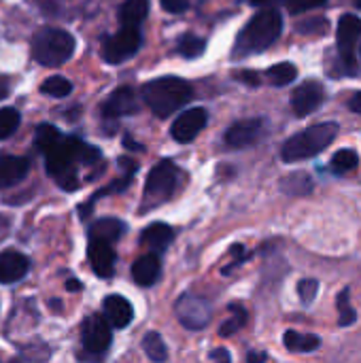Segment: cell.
<instances>
[{
  "mask_svg": "<svg viewBox=\"0 0 361 363\" xmlns=\"http://www.w3.org/2000/svg\"><path fill=\"white\" fill-rule=\"evenodd\" d=\"M209 359H213V362H230L232 357H230V353L226 349H217V351H211Z\"/></svg>",
  "mask_w": 361,
  "mask_h": 363,
  "instance_id": "39",
  "label": "cell"
},
{
  "mask_svg": "<svg viewBox=\"0 0 361 363\" xmlns=\"http://www.w3.org/2000/svg\"><path fill=\"white\" fill-rule=\"evenodd\" d=\"M111 340H113V334H111V323L106 317L91 315L83 321L81 342H83V349L87 353H94V355L106 353L111 347Z\"/></svg>",
  "mask_w": 361,
  "mask_h": 363,
  "instance_id": "10",
  "label": "cell"
},
{
  "mask_svg": "<svg viewBox=\"0 0 361 363\" xmlns=\"http://www.w3.org/2000/svg\"><path fill=\"white\" fill-rule=\"evenodd\" d=\"M361 36V19L353 13H347L340 17L338 21V32H336V40H338V53L343 64L347 66V70L353 74L357 70V62H355V45Z\"/></svg>",
  "mask_w": 361,
  "mask_h": 363,
  "instance_id": "8",
  "label": "cell"
},
{
  "mask_svg": "<svg viewBox=\"0 0 361 363\" xmlns=\"http://www.w3.org/2000/svg\"><path fill=\"white\" fill-rule=\"evenodd\" d=\"M194 98V89L185 79L162 77L153 79L143 87V100L157 117H170L174 111L185 106Z\"/></svg>",
  "mask_w": 361,
  "mask_h": 363,
  "instance_id": "2",
  "label": "cell"
},
{
  "mask_svg": "<svg viewBox=\"0 0 361 363\" xmlns=\"http://www.w3.org/2000/svg\"><path fill=\"white\" fill-rule=\"evenodd\" d=\"M236 79L243 81V83H247L249 87H257V85L262 83L260 74L253 72V70H240V72H236Z\"/></svg>",
  "mask_w": 361,
  "mask_h": 363,
  "instance_id": "37",
  "label": "cell"
},
{
  "mask_svg": "<svg viewBox=\"0 0 361 363\" xmlns=\"http://www.w3.org/2000/svg\"><path fill=\"white\" fill-rule=\"evenodd\" d=\"M328 0H287V9H289V13H294V15H300V13H306V11H311V9H319V6H323Z\"/></svg>",
  "mask_w": 361,
  "mask_h": 363,
  "instance_id": "36",
  "label": "cell"
},
{
  "mask_svg": "<svg viewBox=\"0 0 361 363\" xmlns=\"http://www.w3.org/2000/svg\"><path fill=\"white\" fill-rule=\"evenodd\" d=\"M357 6H360V9H361V0H357Z\"/></svg>",
  "mask_w": 361,
  "mask_h": 363,
  "instance_id": "46",
  "label": "cell"
},
{
  "mask_svg": "<svg viewBox=\"0 0 361 363\" xmlns=\"http://www.w3.org/2000/svg\"><path fill=\"white\" fill-rule=\"evenodd\" d=\"M266 359H268V357H266V355H264V353H249V355H247V362H266Z\"/></svg>",
  "mask_w": 361,
  "mask_h": 363,
  "instance_id": "42",
  "label": "cell"
},
{
  "mask_svg": "<svg viewBox=\"0 0 361 363\" xmlns=\"http://www.w3.org/2000/svg\"><path fill=\"white\" fill-rule=\"evenodd\" d=\"M317 291H319V281L317 279H302L298 283V294H300L302 304H311L317 298Z\"/></svg>",
  "mask_w": 361,
  "mask_h": 363,
  "instance_id": "34",
  "label": "cell"
},
{
  "mask_svg": "<svg viewBox=\"0 0 361 363\" xmlns=\"http://www.w3.org/2000/svg\"><path fill=\"white\" fill-rule=\"evenodd\" d=\"M349 108L361 115V91H355V94L351 96V100H349Z\"/></svg>",
  "mask_w": 361,
  "mask_h": 363,
  "instance_id": "41",
  "label": "cell"
},
{
  "mask_svg": "<svg viewBox=\"0 0 361 363\" xmlns=\"http://www.w3.org/2000/svg\"><path fill=\"white\" fill-rule=\"evenodd\" d=\"M9 89H11V79L0 74V100H4L9 96Z\"/></svg>",
  "mask_w": 361,
  "mask_h": 363,
  "instance_id": "40",
  "label": "cell"
},
{
  "mask_svg": "<svg viewBox=\"0 0 361 363\" xmlns=\"http://www.w3.org/2000/svg\"><path fill=\"white\" fill-rule=\"evenodd\" d=\"M283 30V17L277 9H264L251 21L245 26V30L238 34L234 53L236 55H249V53H260L266 51Z\"/></svg>",
  "mask_w": 361,
  "mask_h": 363,
  "instance_id": "3",
  "label": "cell"
},
{
  "mask_svg": "<svg viewBox=\"0 0 361 363\" xmlns=\"http://www.w3.org/2000/svg\"><path fill=\"white\" fill-rule=\"evenodd\" d=\"M19 121H21V117H19V113L15 108H11V106L0 108V140H4L11 134H15Z\"/></svg>",
  "mask_w": 361,
  "mask_h": 363,
  "instance_id": "32",
  "label": "cell"
},
{
  "mask_svg": "<svg viewBox=\"0 0 361 363\" xmlns=\"http://www.w3.org/2000/svg\"><path fill=\"white\" fill-rule=\"evenodd\" d=\"M30 172V160L21 155H2L0 157V189L21 183Z\"/></svg>",
  "mask_w": 361,
  "mask_h": 363,
  "instance_id": "18",
  "label": "cell"
},
{
  "mask_svg": "<svg viewBox=\"0 0 361 363\" xmlns=\"http://www.w3.org/2000/svg\"><path fill=\"white\" fill-rule=\"evenodd\" d=\"M357 164H360V157H357V153H355L353 149H340V151H336L334 157H332V170H334L336 174L351 172V170L357 168Z\"/></svg>",
  "mask_w": 361,
  "mask_h": 363,
  "instance_id": "29",
  "label": "cell"
},
{
  "mask_svg": "<svg viewBox=\"0 0 361 363\" xmlns=\"http://www.w3.org/2000/svg\"><path fill=\"white\" fill-rule=\"evenodd\" d=\"M298 77V68L291 64V62H281V64H274L272 68H268V79L270 83L283 87V85H289L294 79Z\"/></svg>",
  "mask_w": 361,
  "mask_h": 363,
  "instance_id": "28",
  "label": "cell"
},
{
  "mask_svg": "<svg viewBox=\"0 0 361 363\" xmlns=\"http://www.w3.org/2000/svg\"><path fill=\"white\" fill-rule=\"evenodd\" d=\"M123 234H126V223L119 219H100L87 232L89 238H100L106 242H117Z\"/></svg>",
  "mask_w": 361,
  "mask_h": 363,
  "instance_id": "21",
  "label": "cell"
},
{
  "mask_svg": "<svg viewBox=\"0 0 361 363\" xmlns=\"http://www.w3.org/2000/svg\"><path fill=\"white\" fill-rule=\"evenodd\" d=\"M338 313H340L338 323H340L343 328L353 325V323L357 321V313H355V308L351 306V300H349V289H343V291L338 294Z\"/></svg>",
  "mask_w": 361,
  "mask_h": 363,
  "instance_id": "33",
  "label": "cell"
},
{
  "mask_svg": "<svg viewBox=\"0 0 361 363\" xmlns=\"http://www.w3.org/2000/svg\"><path fill=\"white\" fill-rule=\"evenodd\" d=\"M206 49V40L196 34H183L177 43V53L183 57H200Z\"/></svg>",
  "mask_w": 361,
  "mask_h": 363,
  "instance_id": "27",
  "label": "cell"
},
{
  "mask_svg": "<svg viewBox=\"0 0 361 363\" xmlns=\"http://www.w3.org/2000/svg\"><path fill=\"white\" fill-rule=\"evenodd\" d=\"M60 138H62V132L51 123H40L34 132V145L40 153H47Z\"/></svg>",
  "mask_w": 361,
  "mask_h": 363,
  "instance_id": "25",
  "label": "cell"
},
{
  "mask_svg": "<svg viewBox=\"0 0 361 363\" xmlns=\"http://www.w3.org/2000/svg\"><path fill=\"white\" fill-rule=\"evenodd\" d=\"M102 311H104V317L109 319V323L117 330H123L132 323L134 319V308L132 304L123 298V296H106L104 302H102Z\"/></svg>",
  "mask_w": 361,
  "mask_h": 363,
  "instance_id": "17",
  "label": "cell"
},
{
  "mask_svg": "<svg viewBox=\"0 0 361 363\" xmlns=\"http://www.w3.org/2000/svg\"><path fill=\"white\" fill-rule=\"evenodd\" d=\"M179 177H181V170L170 160H162L160 164H155L145 183L143 211H149L153 206L168 202L172 198V194L177 191Z\"/></svg>",
  "mask_w": 361,
  "mask_h": 363,
  "instance_id": "6",
  "label": "cell"
},
{
  "mask_svg": "<svg viewBox=\"0 0 361 363\" xmlns=\"http://www.w3.org/2000/svg\"><path fill=\"white\" fill-rule=\"evenodd\" d=\"M281 189L289 196H304L313 189V181L306 172H294L281 181Z\"/></svg>",
  "mask_w": 361,
  "mask_h": 363,
  "instance_id": "24",
  "label": "cell"
},
{
  "mask_svg": "<svg viewBox=\"0 0 361 363\" xmlns=\"http://www.w3.org/2000/svg\"><path fill=\"white\" fill-rule=\"evenodd\" d=\"M172 240H174V232L166 223H151L140 234V245L149 247L153 253H164Z\"/></svg>",
  "mask_w": 361,
  "mask_h": 363,
  "instance_id": "19",
  "label": "cell"
},
{
  "mask_svg": "<svg viewBox=\"0 0 361 363\" xmlns=\"http://www.w3.org/2000/svg\"><path fill=\"white\" fill-rule=\"evenodd\" d=\"M47 172L55 179L62 189H77V164H96L100 160V151L91 145H85L77 136H62L47 153Z\"/></svg>",
  "mask_w": 361,
  "mask_h": 363,
  "instance_id": "1",
  "label": "cell"
},
{
  "mask_svg": "<svg viewBox=\"0 0 361 363\" xmlns=\"http://www.w3.org/2000/svg\"><path fill=\"white\" fill-rule=\"evenodd\" d=\"M206 121H209L206 108H202V106L187 108V111H183V113L174 119L170 134H172V138H174L177 143H189V140H194V138L204 130Z\"/></svg>",
  "mask_w": 361,
  "mask_h": 363,
  "instance_id": "11",
  "label": "cell"
},
{
  "mask_svg": "<svg viewBox=\"0 0 361 363\" xmlns=\"http://www.w3.org/2000/svg\"><path fill=\"white\" fill-rule=\"evenodd\" d=\"M264 130V121L262 119H245V121H236L228 132H226V143L232 149H243L253 145L260 134Z\"/></svg>",
  "mask_w": 361,
  "mask_h": 363,
  "instance_id": "15",
  "label": "cell"
},
{
  "mask_svg": "<svg viewBox=\"0 0 361 363\" xmlns=\"http://www.w3.org/2000/svg\"><path fill=\"white\" fill-rule=\"evenodd\" d=\"M74 53V36L60 28H43L32 38V55L43 66H60Z\"/></svg>",
  "mask_w": 361,
  "mask_h": 363,
  "instance_id": "5",
  "label": "cell"
},
{
  "mask_svg": "<svg viewBox=\"0 0 361 363\" xmlns=\"http://www.w3.org/2000/svg\"><path fill=\"white\" fill-rule=\"evenodd\" d=\"M143 349L147 353V357L151 362H166L168 359V349H166V342L160 334L155 332H149L145 338H143Z\"/></svg>",
  "mask_w": 361,
  "mask_h": 363,
  "instance_id": "26",
  "label": "cell"
},
{
  "mask_svg": "<svg viewBox=\"0 0 361 363\" xmlns=\"http://www.w3.org/2000/svg\"><path fill=\"white\" fill-rule=\"evenodd\" d=\"M253 4H268V2H272V0H251Z\"/></svg>",
  "mask_w": 361,
  "mask_h": 363,
  "instance_id": "45",
  "label": "cell"
},
{
  "mask_svg": "<svg viewBox=\"0 0 361 363\" xmlns=\"http://www.w3.org/2000/svg\"><path fill=\"white\" fill-rule=\"evenodd\" d=\"M174 311H177V319L181 321V325L191 332L204 330L211 321V304L198 296H189V294L181 296L177 300Z\"/></svg>",
  "mask_w": 361,
  "mask_h": 363,
  "instance_id": "9",
  "label": "cell"
},
{
  "mask_svg": "<svg viewBox=\"0 0 361 363\" xmlns=\"http://www.w3.org/2000/svg\"><path fill=\"white\" fill-rule=\"evenodd\" d=\"M230 311H232V317L228 319V321H223L221 323V328H219V334L221 336H234L245 323H247V313H245V308L243 306H238V304H232L230 306Z\"/></svg>",
  "mask_w": 361,
  "mask_h": 363,
  "instance_id": "30",
  "label": "cell"
},
{
  "mask_svg": "<svg viewBox=\"0 0 361 363\" xmlns=\"http://www.w3.org/2000/svg\"><path fill=\"white\" fill-rule=\"evenodd\" d=\"M30 270V259L19 253V251H2L0 253V283L2 285H11L21 281Z\"/></svg>",
  "mask_w": 361,
  "mask_h": 363,
  "instance_id": "16",
  "label": "cell"
},
{
  "mask_svg": "<svg viewBox=\"0 0 361 363\" xmlns=\"http://www.w3.org/2000/svg\"><path fill=\"white\" fill-rule=\"evenodd\" d=\"M162 6L168 13H183L189 6V0H162Z\"/></svg>",
  "mask_w": 361,
  "mask_h": 363,
  "instance_id": "38",
  "label": "cell"
},
{
  "mask_svg": "<svg viewBox=\"0 0 361 363\" xmlns=\"http://www.w3.org/2000/svg\"><path fill=\"white\" fill-rule=\"evenodd\" d=\"M149 15V0H126L119 9L121 26H140Z\"/></svg>",
  "mask_w": 361,
  "mask_h": 363,
  "instance_id": "23",
  "label": "cell"
},
{
  "mask_svg": "<svg viewBox=\"0 0 361 363\" xmlns=\"http://www.w3.org/2000/svg\"><path fill=\"white\" fill-rule=\"evenodd\" d=\"M283 342H285V349L291 351V353H313L319 349L321 340L319 336H313V334H300L296 330H287L285 336H283Z\"/></svg>",
  "mask_w": 361,
  "mask_h": 363,
  "instance_id": "22",
  "label": "cell"
},
{
  "mask_svg": "<svg viewBox=\"0 0 361 363\" xmlns=\"http://www.w3.org/2000/svg\"><path fill=\"white\" fill-rule=\"evenodd\" d=\"M136 94L132 87H117L102 104V115L106 119H117V117H123V115H132L136 113Z\"/></svg>",
  "mask_w": 361,
  "mask_h": 363,
  "instance_id": "14",
  "label": "cell"
},
{
  "mask_svg": "<svg viewBox=\"0 0 361 363\" xmlns=\"http://www.w3.org/2000/svg\"><path fill=\"white\" fill-rule=\"evenodd\" d=\"M40 91L47 94V96H53V98H64L72 91V83L64 77H49L47 81H43L40 85Z\"/></svg>",
  "mask_w": 361,
  "mask_h": 363,
  "instance_id": "31",
  "label": "cell"
},
{
  "mask_svg": "<svg viewBox=\"0 0 361 363\" xmlns=\"http://www.w3.org/2000/svg\"><path fill=\"white\" fill-rule=\"evenodd\" d=\"M87 257L91 264V270L100 277V279H111L115 274V249L113 242L100 240V238H89V247H87Z\"/></svg>",
  "mask_w": 361,
  "mask_h": 363,
  "instance_id": "12",
  "label": "cell"
},
{
  "mask_svg": "<svg viewBox=\"0 0 361 363\" xmlns=\"http://www.w3.org/2000/svg\"><path fill=\"white\" fill-rule=\"evenodd\" d=\"M143 45V34L138 26H121L119 32L102 40V57L109 64H121L132 57Z\"/></svg>",
  "mask_w": 361,
  "mask_h": 363,
  "instance_id": "7",
  "label": "cell"
},
{
  "mask_svg": "<svg viewBox=\"0 0 361 363\" xmlns=\"http://www.w3.org/2000/svg\"><path fill=\"white\" fill-rule=\"evenodd\" d=\"M336 136H338V123H334V121L315 123V125L294 134L291 138H287L281 149V157L285 162H302V160L315 157L326 147H330V143Z\"/></svg>",
  "mask_w": 361,
  "mask_h": 363,
  "instance_id": "4",
  "label": "cell"
},
{
  "mask_svg": "<svg viewBox=\"0 0 361 363\" xmlns=\"http://www.w3.org/2000/svg\"><path fill=\"white\" fill-rule=\"evenodd\" d=\"M323 104V87L317 81H306L300 87H296L291 96V108L298 117H306L315 113Z\"/></svg>",
  "mask_w": 361,
  "mask_h": 363,
  "instance_id": "13",
  "label": "cell"
},
{
  "mask_svg": "<svg viewBox=\"0 0 361 363\" xmlns=\"http://www.w3.org/2000/svg\"><path fill=\"white\" fill-rule=\"evenodd\" d=\"M66 289H68V291H81L83 285H81L79 281H72V279H70V281L66 283Z\"/></svg>",
  "mask_w": 361,
  "mask_h": 363,
  "instance_id": "43",
  "label": "cell"
},
{
  "mask_svg": "<svg viewBox=\"0 0 361 363\" xmlns=\"http://www.w3.org/2000/svg\"><path fill=\"white\" fill-rule=\"evenodd\" d=\"M298 32H302V34H323V32H328V19L326 17H311L306 21H300Z\"/></svg>",
  "mask_w": 361,
  "mask_h": 363,
  "instance_id": "35",
  "label": "cell"
},
{
  "mask_svg": "<svg viewBox=\"0 0 361 363\" xmlns=\"http://www.w3.org/2000/svg\"><path fill=\"white\" fill-rule=\"evenodd\" d=\"M160 274H162V264H160V259H157L155 253L136 259L134 266H132V279H134V283L140 285V287H151V285H155L157 279H160Z\"/></svg>",
  "mask_w": 361,
  "mask_h": 363,
  "instance_id": "20",
  "label": "cell"
},
{
  "mask_svg": "<svg viewBox=\"0 0 361 363\" xmlns=\"http://www.w3.org/2000/svg\"><path fill=\"white\" fill-rule=\"evenodd\" d=\"M123 145H126L128 149H134V151H138V149H143V147H140V145H136V143H134V140H132L130 136H126V138H123Z\"/></svg>",
  "mask_w": 361,
  "mask_h": 363,
  "instance_id": "44",
  "label": "cell"
}]
</instances>
